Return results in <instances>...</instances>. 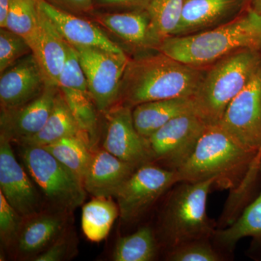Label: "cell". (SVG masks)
<instances>
[{
    "label": "cell",
    "instance_id": "cell-1",
    "mask_svg": "<svg viewBox=\"0 0 261 261\" xmlns=\"http://www.w3.org/2000/svg\"><path fill=\"white\" fill-rule=\"evenodd\" d=\"M195 66L163 53L129 60L120 89L124 106L178 97H192L203 78Z\"/></svg>",
    "mask_w": 261,
    "mask_h": 261
},
{
    "label": "cell",
    "instance_id": "cell-2",
    "mask_svg": "<svg viewBox=\"0 0 261 261\" xmlns=\"http://www.w3.org/2000/svg\"><path fill=\"white\" fill-rule=\"evenodd\" d=\"M257 158L219 123L207 124L191 157L176 171L178 182L213 179L217 188L236 190Z\"/></svg>",
    "mask_w": 261,
    "mask_h": 261
},
{
    "label": "cell",
    "instance_id": "cell-3",
    "mask_svg": "<svg viewBox=\"0 0 261 261\" xmlns=\"http://www.w3.org/2000/svg\"><path fill=\"white\" fill-rule=\"evenodd\" d=\"M157 48L160 53L195 67L243 49L261 51V14L244 10L240 16L221 27L191 35L171 36Z\"/></svg>",
    "mask_w": 261,
    "mask_h": 261
},
{
    "label": "cell",
    "instance_id": "cell-4",
    "mask_svg": "<svg viewBox=\"0 0 261 261\" xmlns=\"http://www.w3.org/2000/svg\"><path fill=\"white\" fill-rule=\"evenodd\" d=\"M213 179L179 181L172 187L163 206L158 233L168 252L184 244L212 238L216 231L207 213Z\"/></svg>",
    "mask_w": 261,
    "mask_h": 261
},
{
    "label": "cell",
    "instance_id": "cell-5",
    "mask_svg": "<svg viewBox=\"0 0 261 261\" xmlns=\"http://www.w3.org/2000/svg\"><path fill=\"white\" fill-rule=\"evenodd\" d=\"M261 65V51L243 49L224 57L204 75L192 97L195 113L207 123H219L231 100Z\"/></svg>",
    "mask_w": 261,
    "mask_h": 261
},
{
    "label": "cell",
    "instance_id": "cell-6",
    "mask_svg": "<svg viewBox=\"0 0 261 261\" xmlns=\"http://www.w3.org/2000/svg\"><path fill=\"white\" fill-rule=\"evenodd\" d=\"M22 160L31 178L49 202L61 210L83 204V182L43 147L21 145Z\"/></svg>",
    "mask_w": 261,
    "mask_h": 261
},
{
    "label": "cell",
    "instance_id": "cell-7",
    "mask_svg": "<svg viewBox=\"0 0 261 261\" xmlns=\"http://www.w3.org/2000/svg\"><path fill=\"white\" fill-rule=\"evenodd\" d=\"M87 79L91 96L100 112H108L119 102L120 89L128 57L98 47H73Z\"/></svg>",
    "mask_w": 261,
    "mask_h": 261
},
{
    "label": "cell",
    "instance_id": "cell-8",
    "mask_svg": "<svg viewBox=\"0 0 261 261\" xmlns=\"http://www.w3.org/2000/svg\"><path fill=\"white\" fill-rule=\"evenodd\" d=\"M207 123L196 113L176 117L147 138L154 162L177 171L191 157Z\"/></svg>",
    "mask_w": 261,
    "mask_h": 261
},
{
    "label": "cell",
    "instance_id": "cell-9",
    "mask_svg": "<svg viewBox=\"0 0 261 261\" xmlns=\"http://www.w3.org/2000/svg\"><path fill=\"white\" fill-rule=\"evenodd\" d=\"M178 182L176 171L153 163L142 165L135 170L116 196L119 216L126 222L140 219Z\"/></svg>",
    "mask_w": 261,
    "mask_h": 261
},
{
    "label": "cell",
    "instance_id": "cell-10",
    "mask_svg": "<svg viewBox=\"0 0 261 261\" xmlns=\"http://www.w3.org/2000/svg\"><path fill=\"white\" fill-rule=\"evenodd\" d=\"M244 148L258 154L261 149V65L228 107L219 121Z\"/></svg>",
    "mask_w": 261,
    "mask_h": 261
},
{
    "label": "cell",
    "instance_id": "cell-11",
    "mask_svg": "<svg viewBox=\"0 0 261 261\" xmlns=\"http://www.w3.org/2000/svg\"><path fill=\"white\" fill-rule=\"evenodd\" d=\"M109 111L104 149L137 167L154 163L148 140L136 128L130 107L123 105Z\"/></svg>",
    "mask_w": 261,
    "mask_h": 261
},
{
    "label": "cell",
    "instance_id": "cell-12",
    "mask_svg": "<svg viewBox=\"0 0 261 261\" xmlns=\"http://www.w3.org/2000/svg\"><path fill=\"white\" fill-rule=\"evenodd\" d=\"M11 141L0 135V192L23 218L39 214L41 200L34 184L15 159Z\"/></svg>",
    "mask_w": 261,
    "mask_h": 261
},
{
    "label": "cell",
    "instance_id": "cell-13",
    "mask_svg": "<svg viewBox=\"0 0 261 261\" xmlns=\"http://www.w3.org/2000/svg\"><path fill=\"white\" fill-rule=\"evenodd\" d=\"M49 83L34 55L32 53L23 57L1 73L2 111L15 109L31 102Z\"/></svg>",
    "mask_w": 261,
    "mask_h": 261
},
{
    "label": "cell",
    "instance_id": "cell-14",
    "mask_svg": "<svg viewBox=\"0 0 261 261\" xmlns=\"http://www.w3.org/2000/svg\"><path fill=\"white\" fill-rule=\"evenodd\" d=\"M60 89L48 84L44 91L21 107L2 111L1 135L20 143L37 134L50 116Z\"/></svg>",
    "mask_w": 261,
    "mask_h": 261
},
{
    "label": "cell",
    "instance_id": "cell-15",
    "mask_svg": "<svg viewBox=\"0 0 261 261\" xmlns=\"http://www.w3.org/2000/svg\"><path fill=\"white\" fill-rule=\"evenodd\" d=\"M38 4L61 37L70 45L98 47L114 53L123 51L102 29L90 20L82 18L81 15L58 9L43 0H38Z\"/></svg>",
    "mask_w": 261,
    "mask_h": 261
},
{
    "label": "cell",
    "instance_id": "cell-16",
    "mask_svg": "<svg viewBox=\"0 0 261 261\" xmlns=\"http://www.w3.org/2000/svg\"><path fill=\"white\" fill-rule=\"evenodd\" d=\"M137 168L104 149L94 154L84 177V188L94 197H116Z\"/></svg>",
    "mask_w": 261,
    "mask_h": 261
},
{
    "label": "cell",
    "instance_id": "cell-17",
    "mask_svg": "<svg viewBox=\"0 0 261 261\" xmlns=\"http://www.w3.org/2000/svg\"><path fill=\"white\" fill-rule=\"evenodd\" d=\"M30 47L48 82L58 87L68 44L40 8L39 29Z\"/></svg>",
    "mask_w": 261,
    "mask_h": 261
},
{
    "label": "cell",
    "instance_id": "cell-18",
    "mask_svg": "<svg viewBox=\"0 0 261 261\" xmlns=\"http://www.w3.org/2000/svg\"><path fill=\"white\" fill-rule=\"evenodd\" d=\"M64 216L58 214H38L23 224L16 251L20 257L34 259L64 233Z\"/></svg>",
    "mask_w": 261,
    "mask_h": 261
},
{
    "label": "cell",
    "instance_id": "cell-19",
    "mask_svg": "<svg viewBox=\"0 0 261 261\" xmlns=\"http://www.w3.org/2000/svg\"><path fill=\"white\" fill-rule=\"evenodd\" d=\"M189 113H195L192 98L178 97L137 105L132 116L139 133L147 139L173 118Z\"/></svg>",
    "mask_w": 261,
    "mask_h": 261
},
{
    "label": "cell",
    "instance_id": "cell-20",
    "mask_svg": "<svg viewBox=\"0 0 261 261\" xmlns=\"http://www.w3.org/2000/svg\"><path fill=\"white\" fill-rule=\"evenodd\" d=\"M98 23L123 42L137 47H152L149 37V16L147 10L125 13H94Z\"/></svg>",
    "mask_w": 261,
    "mask_h": 261
},
{
    "label": "cell",
    "instance_id": "cell-21",
    "mask_svg": "<svg viewBox=\"0 0 261 261\" xmlns=\"http://www.w3.org/2000/svg\"><path fill=\"white\" fill-rule=\"evenodd\" d=\"M243 3V0H185L181 20L174 35L204 28Z\"/></svg>",
    "mask_w": 261,
    "mask_h": 261
},
{
    "label": "cell",
    "instance_id": "cell-22",
    "mask_svg": "<svg viewBox=\"0 0 261 261\" xmlns=\"http://www.w3.org/2000/svg\"><path fill=\"white\" fill-rule=\"evenodd\" d=\"M70 136H86L88 137L80 129L60 90L50 116L42 129L30 138L20 142V145L44 147L63 137Z\"/></svg>",
    "mask_w": 261,
    "mask_h": 261
},
{
    "label": "cell",
    "instance_id": "cell-23",
    "mask_svg": "<svg viewBox=\"0 0 261 261\" xmlns=\"http://www.w3.org/2000/svg\"><path fill=\"white\" fill-rule=\"evenodd\" d=\"M260 172L261 176V163ZM245 238H252L261 244V192L231 224L216 229L212 237L218 246L228 251Z\"/></svg>",
    "mask_w": 261,
    "mask_h": 261
},
{
    "label": "cell",
    "instance_id": "cell-24",
    "mask_svg": "<svg viewBox=\"0 0 261 261\" xmlns=\"http://www.w3.org/2000/svg\"><path fill=\"white\" fill-rule=\"evenodd\" d=\"M118 215V206L111 200V197H94L82 208L84 234L90 241H102L108 236Z\"/></svg>",
    "mask_w": 261,
    "mask_h": 261
},
{
    "label": "cell",
    "instance_id": "cell-25",
    "mask_svg": "<svg viewBox=\"0 0 261 261\" xmlns=\"http://www.w3.org/2000/svg\"><path fill=\"white\" fill-rule=\"evenodd\" d=\"M89 143L90 141L86 136H70L43 147L83 182L93 158Z\"/></svg>",
    "mask_w": 261,
    "mask_h": 261
},
{
    "label": "cell",
    "instance_id": "cell-26",
    "mask_svg": "<svg viewBox=\"0 0 261 261\" xmlns=\"http://www.w3.org/2000/svg\"><path fill=\"white\" fill-rule=\"evenodd\" d=\"M185 0H152L147 12L149 37L152 47H158L166 38L174 35L182 14Z\"/></svg>",
    "mask_w": 261,
    "mask_h": 261
},
{
    "label": "cell",
    "instance_id": "cell-27",
    "mask_svg": "<svg viewBox=\"0 0 261 261\" xmlns=\"http://www.w3.org/2000/svg\"><path fill=\"white\" fill-rule=\"evenodd\" d=\"M159 240L152 228L143 226L120 238L113 251L115 261H151L157 256Z\"/></svg>",
    "mask_w": 261,
    "mask_h": 261
},
{
    "label": "cell",
    "instance_id": "cell-28",
    "mask_svg": "<svg viewBox=\"0 0 261 261\" xmlns=\"http://www.w3.org/2000/svg\"><path fill=\"white\" fill-rule=\"evenodd\" d=\"M59 89L80 129L92 142L97 136V108L90 92L82 89Z\"/></svg>",
    "mask_w": 261,
    "mask_h": 261
},
{
    "label": "cell",
    "instance_id": "cell-29",
    "mask_svg": "<svg viewBox=\"0 0 261 261\" xmlns=\"http://www.w3.org/2000/svg\"><path fill=\"white\" fill-rule=\"evenodd\" d=\"M39 24L38 0H12L5 29L23 37L31 46L37 36Z\"/></svg>",
    "mask_w": 261,
    "mask_h": 261
},
{
    "label": "cell",
    "instance_id": "cell-30",
    "mask_svg": "<svg viewBox=\"0 0 261 261\" xmlns=\"http://www.w3.org/2000/svg\"><path fill=\"white\" fill-rule=\"evenodd\" d=\"M29 43L18 34L5 28L0 31V73L32 53Z\"/></svg>",
    "mask_w": 261,
    "mask_h": 261
},
{
    "label": "cell",
    "instance_id": "cell-31",
    "mask_svg": "<svg viewBox=\"0 0 261 261\" xmlns=\"http://www.w3.org/2000/svg\"><path fill=\"white\" fill-rule=\"evenodd\" d=\"M210 239L195 240L168 252L170 261H220L219 252L209 242Z\"/></svg>",
    "mask_w": 261,
    "mask_h": 261
},
{
    "label": "cell",
    "instance_id": "cell-32",
    "mask_svg": "<svg viewBox=\"0 0 261 261\" xmlns=\"http://www.w3.org/2000/svg\"><path fill=\"white\" fill-rule=\"evenodd\" d=\"M23 218L0 192V238L5 247L15 246L24 224Z\"/></svg>",
    "mask_w": 261,
    "mask_h": 261
},
{
    "label": "cell",
    "instance_id": "cell-33",
    "mask_svg": "<svg viewBox=\"0 0 261 261\" xmlns=\"http://www.w3.org/2000/svg\"><path fill=\"white\" fill-rule=\"evenodd\" d=\"M71 241L63 233L44 252L34 257L35 261H60L66 258L70 252Z\"/></svg>",
    "mask_w": 261,
    "mask_h": 261
},
{
    "label": "cell",
    "instance_id": "cell-34",
    "mask_svg": "<svg viewBox=\"0 0 261 261\" xmlns=\"http://www.w3.org/2000/svg\"><path fill=\"white\" fill-rule=\"evenodd\" d=\"M58 8V9L72 13L82 15L93 14L94 12V0H43Z\"/></svg>",
    "mask_w": 261,
    "mask_h": 261
},
{
    "label": "cell",
    "instance_id": "cell-35",
    "mask_svg": "<svg viewBox=\"0 0 261 261\" xmlns=\"http://www.w3.org/2000/svg\"><path fill=\"white\" fill-rule=\"evenodd\" d=\"M152 0H94V8L147 10Z\"/></svg>",
    "mask_w": 261,
    "mask_h": 261
},
{
    "label": "cell",
    "instance_id": "cell-36",
    "mask_svg": "<svg viewBox=\"0 0 261 261\" xmlns=\"http://www.w3.org/2000/svg\"><path fill=\"white\" fill-rule=\"evenodd\" d=\"M12 0H0V27L5 28Z\"/></svg>",
    "mask_w": 261,
    "mask_h": 261
},
{
    "label": "cell",
    "instance_id": "cell-37",
    "mask_svg": "<svg viewBox=\"0 0 261 261\" xmlns=\"http://www.w3.org/2000/svg\"><path fill=\"white\" fill-rule=\"evenodd\" d=\"M244 10H250L261 14V0H243Z\"/></svg>",
    "mask_w": 261,
    "mask_h": 261
},
{
    "label": "cell",
    "instance_id": "cell-38",
    "mask_svg": "<svg viewBox=\"0 0 261 261\" xmlns=\"http://www.w3.org/2000/svg\"><path fill=\"white\" fill-rule=\"evenodd\" d=\"M257 159H258L260 163H261V149L260 152H258V154H257Z\"/></svg>",
    "mask_w": 261,
    "mask_h": 261
},
{
    "label": "cell",
    "instance_id": "cell-39",
    "mask_svg": "<svg viewBox=\"0 0 261 261\" xmlns=\"http://www.w3.org/2000/svg\"></svg>",
    "mask_w": 261,
    "mask_h": 261
}]
</instances>
